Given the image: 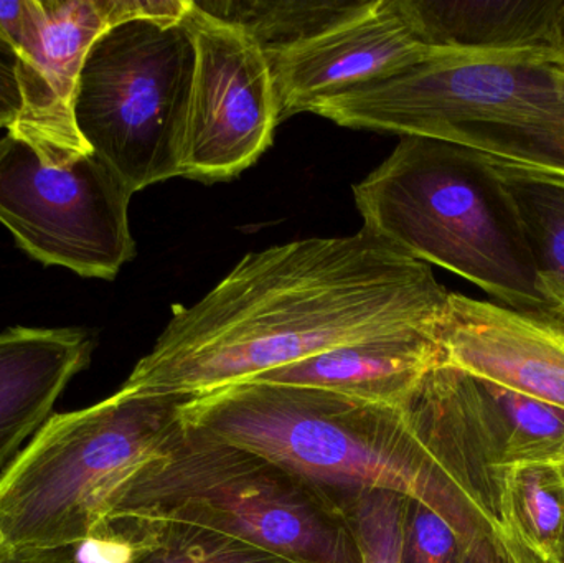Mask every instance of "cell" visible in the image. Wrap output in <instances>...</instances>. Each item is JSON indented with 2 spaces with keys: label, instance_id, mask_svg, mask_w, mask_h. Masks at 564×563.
I'll list each match as a JSON object with an SVG mask.
<instances>
[{
  "label": "cell",
  "instance_id": "8fae6325",
  "mask_svg": "<svg viewBox=\"0 0 564 563\" xmlns=\"http://www.w3.org/2000/svg\"><path fill=\"white\" fill-rule=\"evenodd\" d=\"M427 48L403 0H375L357 19L271 56L280 121L317 102L423 62Z\"/></svg>",
  "mask_w": 564,
  "mask_h": 563
},
{
  "label": "cell",
  "instance_id": "6da1fadb",
  "mask_svg": "<svg viewBox=\"0 0 564 563\" xmlns=\"http://www.w3.org/2000/svg\"><path fill=\"white\" fill-rule=\"evenodd\" d=\"M449 291L431 264L361 228L248 253L172 320L122 389L197 399L350 344L440 329Z\"/></svg>",
  "mask_w": 564,
  "mask_h": 563
},
{
  "label": "cell",
  "instance_id": "f546056e",
  "mask_svg": "<svg viewBox=\"0 0 564 563\" xmlns=\"http://www.w3.org/2000/svg\"><path fill=\"white\" fill-rule=\"evenodd\" d=\"M555 316H558L560 320L564 321V313L563 314H555Z\"/></svg>",
  "mask_w": 564,
  "mask_h": 563
},
{
  "label": "cell",
  "instance_id": "277c9868",
  "mask_svg": "<svg viewBox=\"0 0 564 563\" xmlns=\"http://www.w3.org/2000/svg\"><path fill=\"white\" fill-rule=\"evenodd\" d=\"M364 228L522 313L556 314L533 267L496 161L454 142L403 136L354 185Z\"/></svg>",
  "mask_w": 564,
  "mask_h": 563
},
{
  "label": "cell",
  "instance_id": "ac0fdd59",
  "mask_svg": "<svg viewBox=\"0 0 564 563\" xmlns=\"http://www.w3.org/2000/svg\"><path fill=\"white\" fill-rule=\"evenodd\" d=\"M500 178L516 205L540 284L564 313V177L497 162Z\"/></svg>",
  "mask_w": 564,
  "mask_h": 563
},
{
  "label": "cell",
  "instance_id": "3957f363",
  "mask_svg": "<svg viewBox=\"0 0 564 563\" xmlns=\"http://www.w3.org/2000/svg\"><path fill=\"white\" fill-rule=\"evenodd\" d=\"M158 524L210 529L299 563H361L340 499L185 423L167 452L112 492L91 542Z\"/></svg>",
  "mask_w": 564,
  "mask_h": 563
},
{
  "label": "cell",
  "instance_id": "5bb4252c",
  "mask_svg": "<svg viewBox=\"0 0 564 563\" xmlns=\"http://www.w3.org/2000/svg\"><path fill=\"white\" fill-rule=\"evenodd\" d=\"M443 362L440 329H413L337 347L247 382L312 387L406 409L424 377Z\"/></svg>",
  "mask_w": 564,
  "mask_h": 563
},
{
  "label": "cell",
  "instance_id": "30bf717a",
  "mask_svg": "<svg viewBox=\"0 0 564 563\" xmlns=\"http://www.w3.org/2000/svg\"><path fill=\"white\" fill-rule=\"evenodd\" d=\"M187 19L197 58L182 175L230 181L263 155L281 122L273 69L247 33L202 12L194 0Z\"/></svg>",
  "mask_w": 564,
  "mask_h": 563
},
{
  "label": "cell",
  "instance_id": "9a60e30c",
  "mask_svg": "<svg viewBox=\"0 0 564 563\" xmlns=\"http://www.w3.org/2000/svg\"><path fill=\"white\" fill-rule=\"evenodd\" d=\"M431 50L480 58L552 62L553 26L562 0H403Z\"/></svg>",
  "mask_w": 564,
  "mask_h": 563
},
{
  "label": "cell",
  "instance_id": "2e32d148",
  "mask_svg": "<svg viewBox=\"0 0 564 563\" xmlns=\"http://www.w3.org/2000/svg\"><path fill=\"white\" fill-rule=\"evenodd\" d=\"M373 3L375 0H194L202 12L247 33L268 58L357 19Z\"/></svg>",
  "mask_w": 564,
  "mask_h": 563
},
{
  "label": "cell",
  "instance_id": "52a82bcc",
  "mask_svg": "<svg viewBox=\"0 0 564 563\" xmlns=\"http://www.w3.org/2000/svg\"><path fill=\"white\" fill-rule=\"evenodd\" d=\"M187 12L109 26L76 82V132L132 194L182 175L197 58Z\"/></svg>",
  "mask_w": 564,
  "mask_h": 563
},
{
  "label": "cell",
  "instance_id": "83f0119b",
  "mask_svg": "<svg viewBox=\"0 0 564 563\" xmlns=\"http://www.w3.org/2000/svg\"><path fill=\"white\" fill-rule=\"evenodd\" d=\"M10 549L7 548L6 544H3L2 538H0V563H2L3 557H6L7 554H9Z\"/></svg>",
  "mask_w": 564,
  "mask_h": 563
},
{
  "label": "cell",
  "instance_id": "44dd1931",
  "mask_svg": "<svg viewBox=\"0 0 564 563\" xmlns=\"http://www.w3.org/2000/svg\"><path fill=\"white\" fill-rule=\"evenodd\" d=\"M338 499L357 534L361 563H401L410 499L387 491Z\"/></svg>",
  "mask_w": 564,
  "mask_h": 563
},
{
  "label": "cell",
  "instance_id": "d4e9b609",
  "mask_svg": "<svg viewBox=\"0 0 564 563\" xmlns=\"http://www.w3.org/2000/svg\"><path fill=\"white\" fill-rule=\"evenodd\" d=\"M2 563H86L72 549H32V551H12Z\"/></svg>",
  "mask_w": 564,
  "mask_h": 563
},
{
  "label": "cell",
  "instance_id": "ffe728a7",
  "mask_svg": "<svg viewBox=\"0 0 564 563\" xmlns=\"http://www.w3.org/2000/svg\"><path fill=\"white\" fill-rule=\"evenodd\" d=\"M108 542L129 545L126 563H299L241 539L185 524L148 526Z\"/></svg>",
  "mask_w": 564,
  "mask_h": 563
},
{
  "label": "cell",
  "instance_id": "7402d4cb",
  "mask_svg": "<svg viewBox=\"0 0 564 563\" xmlns=\"http://www.w3.org/2000/svg\"><path fill=\"white\" fill-rule=\"evenodd\" d=\"M473 541L449 519L410 499L401 563H460Z\"/></svg>",
  "mask_w": 564,
  "mask_h": 563
},
{
  "label": "cell",
  "instance_id": "4316f807",
  "mask_svg": "<svg viewBox=\"0 0 564 563\" xmlns=\"http://www.w3.org/2000/svg\"><path fill=\"white\" fill-rule=\"evenodd\" d=\"M553 463H555V465L558 466L560 472H562V475L564 476V446L562 448V452H560V455L556 456V459Z\"/></svg>",
  "mask_w": 564,
  "mask_h": 563
},
{
  "label": "cell",
  "instance_id": "7a4b0ae2",
  "mask_svg": "<svg viewBox=\"0 0 564 563\" xmlns=\"http://www.w3.org/2000/svg\"><path fill=\"white\" fill-rule=\"evenodd\" d=\"M182 419L335 498L394 492L430 506L466 538L509 532L424 435L410 405L397 409L312 387L238 382L188 400Z\"/></svg>",
  "mask_w": 564,
  "mask_h": 563
},
{
  "label": "cell",
  "instance_id": "e0dca14e",
  "mask_svg": "<svg viewBox=\"0 0 564 563\" xmlns=\"http://www.w3.org/2000/svg\"><path fill=\"white\" fill-rule=\"evenodd\" d=\"M467 376L474 407L502 472L517 463L555 462L564 446V410Z\"/></svg>",
  "mask_w": 564,
  "mask_h": 563
},
{
  "label": "cell",
  "instance_id": "ba28073f",
  "mask_svg": "<svg viewBox=\"0 0 564 563\" xmlns=\"http://www.w3.org/2000/svg\"><path fill=\"white\" fill-rule=\"evenodd\" d=\"M132 195L93 152L50 161L25 139L0 138V225L43 267L115 280L135 257Z\"/></svg>",
  "mask_w": 564,
  "mask_h": 563
},
{
  "label": "cell",
  "instance_id": "7c38bea8",
  "mask_svg": "<svg viewBox=\"0 0 564 563\" xmlns=\"http://www.w3.org/2000/svg\"><path fill=\"white\" fill-rule=\"evenodd\" d=\"M444 364L564 410V321L449 293Z\"/></svg>",
  "mask_w": 564,
  "mask_h": 563
},
{
  "label": "cell",
  "instance_id": "cb8c5ba5",
  "mask_svg": "<svg viewBox=\"0 0 564 563\" xmlns=\"http://www.w3.org/2000/svg\"><path fill=\"white\" fill-rule=\"evenodd\" d=\"M460 563H539L507 532L496 531L474 539L464 551Z\"/></svg>",
  "mask_w": 564,
  "mask_h": 563
},
{
  "label": "cell",
  "instance_id": "484cf974",
  "mask_svg": "<svg viewBox=\"0 0 564 563\" xmlns=\"http://www.w3.org/2000/svg\"><path fill=\"white\" fill-rule=\"evenodd\" d=\"M552 63L564 68V0L560 3L555 26H553Z\"/></svg>",
  "mask_w": 564,
  "mask_h": 563
},
{
  "label": "cell",
  "instance_id": "f1b7e54d",
  "mask_svg": "<svg viewBox=\"0 0 564 563\" xmlns=\"http://www.w3.org/2000/svg\"><path fill=\"white\" fill-rule=\"evenodd\" d=\"M556 563H564V529L562 535V544H560L558 562Z\"/></svg>",
  "mask_w": 564,
  "mask_h": 563
},
{
  "label": "cell",
  "instance_id": "4fadbf2b",
  "mask_svg": "<svg viewBox=\"0 0 564 563\" xmlns=\"http://www.w3.org/2000/svg\"><path fill=\"white\" fill-rule=\"evenodd\" d=\"M78 327L17 326L0 333V473L52 416L68 383L91 362Z\"/></svg>",
  "mask_w": 564,
  "mask_h": 563
},
{
  "label": "cell",
  "instance_id": "d6986e66",
  "mask_svg": "<svg viewBox=\"0 0 564 563\" xmlns=\"http://www.w3.org/2000/svg\"><path fill=\"white\" fill-rule=\"evenodd\" d=\"M506 518L513 538L539 563L558 562L564 529V476L553 462L503 469Z\"/></svg>",
  "mask_w": 564,
  "mask_h": 563
},
{
  "label": "cell",
  "instance_id": "8992f818",
  "mask_svg": "<svg viewBox=\"0 0 564 563\" xmlns=\"http://www.w3.org/2000/svg\"><path fill=\"white\" fill-rule=\"evenodd\" d=\"M184 403L121 387L88 409L50 416L0 473L3 544H89L112 492L181 435Z\"/></svg>",
  "mask_w": 564,
  "mask_h": 563
},
{
  "label": "cell",
  "instance_id": "5b68a950",
  "mask_svg": "<svg viewBox=\"0 0 564 563\" xmlns=\"http://www.w3.org/2000/svg\"><path fill=\"white\" fill-rule=\"evenodd\" d=\"M340 126L441 139L564 177V68L540 58L436 50L416 65L317 102Z\"/></svg>",
  "mask_w": 564,
  "mask_h": 563
},
{
  "label": "cell",
  "instance_id": "9c48e42d",
  "mask_svg": "<svg viewBox=\"0 0 564 563\" xmlns=\"http://www.w3.org/2000/svg\"><path fill=\"white\" fill-rule=\"evenodd\" d=\"M191 0H10L0 26L19 56L23 111L9 134L43 158L68 161L89 152L73 122L83 62L102 32L132 17H184Z\"/></svg>",
  "mask_w": 564,
  "mask_h": 563
},
{
  "label": "cell",
  "instance_id": "603a6c76",
  "mask_svg": "<svg viewBox=\"0 0 564 563\" xmlns=\"http://www.w3.org/2000/svg\"><path fill=\"white\" fill-rule=\"evenodd\" d=\"M23 111L19 56L0 26V129L9 131Z\"/></svg>",
  "mask_w": 564,
  "mask_h": 563
}]
</instances>
